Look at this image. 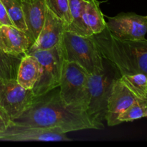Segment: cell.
Here are the masks:
<instances>
[{
	"label": "cell",
	"instance_id": "1",
	"mask_svg": "<svg viewBox=\"0 0 147 147\" xmlns=\"http://www.w3.org/2000/svg\"><path fill=\"white\" fill-rule=\"evenodd\" d=\"M22 126L54 129L60 133L98 129L86 111L67 105L60 96L59 87L34 97L30 106L12 121Z\"/></svg>",
	"mask_w": 147,
	"mask_h": 147
},
{
	"label": "cell",
	"instance_id": "2",
	"mask_svg": "<svg viewBox=\"0 0 147 147\" xmlns=\"http://www.w3.org/2000/svg\"><path fill=\"white\" fill-rule=\"evenodd\" d=\"M118 74L119 73L116 67L104 59V69L99 73L88 75L89 103L86 112L98 129L104 127L103 123L106 121L113 82L121 76Z\"/></svg>",
	"mask_w": 147,
	"mask_h": 147
},
{
	"label": "cell",
	"instance_id": "3",
	"mask_svg": "<svg viewBox=\"0 0 147 147\" xmlns=\"http://www.w3.org/2000/svg\"><path fill=\"white\" fill-rule=\"evenodd\" d=\"M60 45L64 60L78 63L89 74L99 73L104 69V59L90 37L65 31Z\"/></svg>",
	"mask_w": 147,
	"mask_h": 147
},
{
	"label": "cell",
	"instance_id": "4",
	"mask_svg": "<svg viewBox=\"0 0 147 147\" xmlns=\"http://www.w3.org/2000/svg\"><path fill=\"white\" fill-rule=\"evenodd\" d=\"M88 75L78 63L64 60L59 89L60 97L65 104L87 111L89 103Z\"/></svg>",
	"mask_w": 147,
	"mask_h": 147
},
{
	"label": "cell",
	"instance_id": "5",
	"mask_svg": "<svg viewBox=\"0 0 147 147\" xmlns=\"http://www.w3.org/2000/svg\"><path fill=\"white\" fill-rule=\"evenodd\" d=\"M34 55L41 67V74L32 88L34 96H39L60 86L64 57L61 45L45 50L27 53Z\"/></svg>",
	"mask_w": 147,
	"mask_h": 147
},
{
	"label": "cell",
	"instance_id": "6",
	"mask_svg": "<svg viewBox=\"0 0 147 147\" xmlns=\"http://www.w3.org/2000/svg\"><path fill=\"white\" fill-rule=\"evenodd\" d=\"M34 97L32 90L22 87L16 79L0 78V108L7 112L11 121L31 105Z\"/></svg>",
	"mask_w": 147,
	"mask_h": 147
},
{
	"label": "cell",
	"instance_id": "7",
	"mask_svg": "<svg viewBox=\"0 0 147 147\" xmlns=\"http://www.w3.org/2000/svg\"><path fill=\"white\" fill-rule=\"evenodd\" d=\"M106 29L121 40H142L147 34V17L134 12L120 13L108 17Z\"/></svg>",
	"mask_w": 147,
	"mask_h": 147
},
{
	"label": "cell",
	"instance_id": "8",
	"mask_svg": "<svg viewBox=\"0 0 147 147\" xmlns=\"http://www.w3.org/2000/svg\"><path fill=\"white\" fill-rule=\"evenodd\" d=\"M1 141L9 142H69L65 133L54 129L11 124L4 131Z\"/></svg>",
	"mask_w": 147,
	"mask_h": 147
},
{
	"label": "cell",
	"instance_id": "9",
	"mask_svg": "<svg viewBox=\"0 0 147 147\" xmlns=\"http://www.w3.org/2000/svg\"><path fill=\"white\" fill-rule=\"evenodd\" d=\"M65 27V23L47 7L44 25L37 40L26 54L37 50H49L60 44Z\"/></svg>",
	"mask_w": 147,
	"mask_h": 147
},
{
	"label": "cell",
	"instance_id": "10",
	"mask_svg": "<svg viewBox=\"0 0 147 147\" xmlns=\"http://www.w3.org/2000/svg\"><path fill=\"white\" fill-rule=\"evenodd\" d=\"M137 101L143 100L138 99L121 81L119 78H116L113 82L111 93L108 103L107 113L106 116V121L108 126H114L119 125L118 118L119 115L133 103Z\"/></svg>",
	"mask_w": 147,
	"mask_h": 147
},
{
	"label": "cell",
	"instance_id": "11",
	"mask_svg": "<svg viewBox=\"0 0 147 147\" xmlns=\"http://www.w3.org/2000/svg\"><path fill=\"white\" fill-rule=\"evenodd\" d=\"M30 36L13 25L0 26V48L13 57H23L33 45Z\"/></svg>",
	"mask_w": 147,
	"mask_h": 147
},
{
	"label": "cell",
	"instance_id": "12",
	"mask_svg": "<svg viewBox=\"0 0 147 147\" xmlns=\"http://www.w3.org/2000/svg\"><path fill=\"white\" fill-rule=\"evenodd\" d=\"M22 9L28 34L34 42L45 21L47 11L45 0H22Z\"/></svg>",
	"mask_w": 147,
	"mask_h": 147
},
{
	"label": "cell",
	"instance_id": "13",
	"mask_svg": "<svg viewBox=\"0 0 147 147\" xmlns=\"http://www.w3.org/2000/svg\"><path fill=\"white\" fill-rule=\"evenodd\" d=\"M41 74V67L34 55L25 54L20 61L16 80L24 88L32 90Z\"/></svg>",
	"mask_w": 147,
	"mask_h": 147
},
{
	"label": "cell",
	"instance_id": "14",
	"mask_svg": "<svg viewBox=\"0 0 147 147\" xmlns=\"http://www.w3.org/2000/svg\"><path fill=\"white\" fill-rule=\"evenodd\" d=\"M86 4V0H69L71 22L65 27V31L85 37L93 35L83 20V10Z\"/></svg>",
	"mask_w": 147,
	"mask_h": 147
},
{
	"label": "cell",
	"instance_id": "15",
	"mask_svg": "<svg viewBox=\"0 0 147 147\" xmlns=\"http://www.w3.org/2000/svg\"><path fill=\"white\" fill-rule=\"evenodd\" d=\"M98 0H86L83 20L93 34H99L106 28V22Z\"/></svg>",
	"mask_w": 147,
	"mask_h": 147
},
{
	"label": "cell",
	"instance_id": "16",
	"mask_svg": "<svg viewBox=\"0 0 147 147\" xmlns=\"http://www.w3.org/2000/svg\"><path fill=\"white\" fill-rule=\"evenodd\" d=\"M119 79L138 99L147 102L146 75L143 73L123 75Z\"/></svg>",
	"mask_w": 147,
	"mask_h": 147
},
{
	"label": "cell",
	"instance_id": "17",
	"mask_svg": "<svg viewBox=\"0 0 147 147\" xmlns=\"http://www.w3.org/2000/svg\"><path fill=\"white\" fill-rule=\"evenodd\" d=\"M1 1L4 4L7 14L14 27L24 31L29 35L27 27L24 22V13L22 9V0H1Z\"/></svg>",
	"mask_w": 147,
	"mask_h": 147
},
{
	"label": "cell",
	"instance_id": "18",
	"mask_svg": "<svg viewBox=\"0 0 147 147\" xmlns=\"http://www.w3.org/2000/svg\"><path fill=\"white\" fill-rule=\"evenodd\" d=\"M22 57L9 55L0 48V78L16 79Z\"/></svg>",
	"mask_w": 147,
	"mask_h": 147
},
{
	"label": "cell",
	"instance_id": "19",
	"mask_svg": "<svg viewBox=\"0 0 147 147\" xmlns=\"http://www.w3.org/2000/svg\"><path fill=\"white\" fill-rule=\"evenodd\" d=\"M142 118H147V103L137 101L121 113L118 121L119 124H121L123 122L133 121Z\"/></svg>",
	"mask_w": 147,
	"mask_h": 147
},
{
	"label": "cell",
	"instance_id": "20",
	"mask_svg": "<svg viewBox=\"0 0 147 147\" xmlns=\"http://www.w3.org/2000/svg\"><path fill=\"white\" fill-rule=\"evenodd\" d=\"M47 7L61 19L66 26L68 25L71 22L70 8H69V0H45Z\"/></svg>",
	"mask_w": 147,
	"mask_h": 147
},
{
	"label": "cell",
	"instance_id": "21",
	"mask_svg": "<svg viewBox=\"0 0 147 147\" xmlns=\"http://www.w3.org/2000/svg\"><path fill=\"white\" fill-rule=\"evenodd\" d=\"M12 123L11 118L3 109L0 108V131H5Z\"/></svg>",
	"mask_w": 147,
	"mask_h": 147
},
{
	"label": "cell",
	"instance_id": "22",
	"mask_svg": "<svg viewBox=\"0 0 147 147\" xmlns=\"http://www.w3.org/2000/svg\"><path fill=\"white\" fill-rule=\"evenodd\" d=\"M1 25H13L11 20L7 14L4 4L0 0V26Z\"/></svg>",
	"mask_w": 147,
	"mask_h": 147
},
{
	"label": "cell",
	"instance_id": "23",
	"mask_svg": "<svg viewBox=\"0 0 147 147\" xmlns=\"http://www.w3.org/2000/svg\"><path fill=\"white\" fill-rule=\"evenodd\" d=\"M23 1H32V0H23Z\"/></svg>",
	"mask_w": 147,
	"mask_h": 147
},
{
	"label": "cell",
	"instance_id": "24",
	"mask_svg": "<svg viewBox=\"0 0 147 147\" xmlns=\"http://www.w3.org/2000/svg\"><path fill=\"white\" fill-rule=\"evenodd\" d=\"M146 17H147V16H146Z\"/></svg>",
	"mask_w": 147,
	"mask_h": 147
}]
</instances>
